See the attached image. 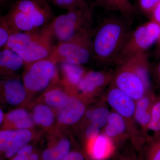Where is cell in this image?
I'll return each instance as SVG.
<instances>
[{
  "instance_id": "6da1fadb",
  "label": "cell",
  "mask_w": 160,
  "mask_h": 160,
  "mask_svg": "<svg viewBox=\"0 0 160 160\" xmlns=\"http://www.w3.org/2000/svg\"><path fill=\"white\" fill-rule=\"evenodd\" d=\"M132 18L112 16L101 22L92 32V59L101 66L115 65L129 34Z\"/></svg>"
},
{
  "instance_id": "7a4b0ae2",
  "label": "cell",
  "mask_w": 160,
  "mask_h": 160,
  "mask_svg": "<svg viewBox=\"0 0 160 160\" xmlns=\"http://www.w3.org/2000/svg\"><path fill=\"white\" fill-rule=\"evenodd\" d=\"M4 16L12 34L37 30L54 17L46 0H18Z\"/></svg>"
},
{
  "instance_id": "3957f363",
  "label": "cell",
  "mask_w": 160,
  "mask_h": 160,
  "mask_svg": "<svg viewBox=\"0 0 160 160\" xmlns=\"http://www.w3.org/2000/svg\"><path fill=\"white\" fill-rule=\"evenodd\" d=\"M92 28L84 29L69 39L59 42L48 59L56 65H82L92 59Z\"/></svg>"
},
{
  "instance_id": "277c9868",
  "label": "cell",
  "mask_w": 160,
  "mask_h": 160,
  "mask_svg": "<svg viewBox=\"0 0 160 160\" xmlns=\"http://www.w3.org/2000/svg\"><path fill=\"white\" fill-rule=\"evenodd\" d=\"M103 97L112 110L118 113L125 121L132 146L138 152L142 151L147 140L142 134L136 122L135 101L111 83Z\"/></svg>"
},
{
  "instance_id": "5b68a950",
  "label": "cell",
  "mask_w": 160,
  "mask_h": 160,
  "mask_svg": "<svg viewBox=\"0 0 160 160\" xmlns=\"http://www.w3.org/2000/svg\"><path fill=\"white\" fill-rule=\"evenodd\" d=\"M21 78L28 99L44 92L52 83L60 79L57 65L48 59L26 66Z\"/></svg>"
},
{
  "instance_id": "8992f818",
  "label": "cell",
  "mask_w": 160,
  "mask_h": 160,
  "mask_svg": "<svg viewBox=\"0 0 160 160\" xmlns=\"http://www.w3.org/2000/svg\"><path fill=\"white\" fill-rule=\"evenodd\" d=\"M92 7L76 9L54 17L50 24L53 37L59 42L69 39L84 29L92 28Z\"/></svg>"
},
{
  "instance_id": "52a82bcc",
  "label": "cell",
  "mask_w": 160,
  "mask_h": 160,
  "mask_svg": "<svg viewBox=\"0 0 160 160\" xmlns=\"http://www.w3.org/2000/svg\"><path fill=\"white\" fill-rule=\"evenodd\" d=\"M160 37V25L150 21L132 30L115 65L138 53L146 52Z\"/></svg>"
},
{
  "instance_id": "ba28073f",
  "label": "cell",
  "mask_w": 160,
  "mask_h": 160,
  "mask_svg": "<svg viewBox=\"0 0 160 160\" xmlns=\"http://www.w3.org/2000/svg\"><path fill=\"white\" fill-rule=\"evenodd\" d=\"M53 38L49 23L44 27L39 36L26 46L11 50L15 52L22 58L26 67L36 62L48 59L50 57L55 46L53 42Z\"/></svg>"
},
{
  "instance_id": "9c48e42d",
  "label": "cell",
  "mask_w": 160,
  "mask_h": 160,
  "mask_svg": "<svg viewBox=\"0 0 160 160\" xmlns=\"http://www.w3.org/2000/svg\"><path fill=\"white\" fill-rule=\"evenodd\" d=\"M113 74V71L109 69L87 71L78 85L77 94L89 102H93L110 85Z\"/></svg>"
},
{
  "instance_id": "30bf717a",
  "label": "cell",
  "mask_w": 160,
  "mask_h": 160,
  "mask_svg": "<svg viewBox=\"0 0 160 160\" xmlns=\"http://www.w3.org/2000/svg\"><path fill=\"white\" fill-rule=\"evenodd\" d=\"M111 83L136 102L148 91L142 80L124 62L117 65Z\"/></svg>"
},
{
  "instance_id": "8fae6325",
  "label": "cell",
  "mask_w": 160,
  "mask_h": 160,
  "mask_svg": "<svg viewBox=\"0 0 160 160\" xmlns=\"http://www.w3.org/2000/svg\"><path fill=\"white\" fill-rule=\"evenodd\" d=\"M28 99L22 78L18 75L0 78V106H20Z\"/></svg>"
},
{
  "instance_id": "7c38bea8",
  "label": "cell",
  "mask_w": 160,
  "mask_h": 160,
  "mask_svg": "<svg viewBox=\"0 0 160 160\" xmlns=\"http://www.w3.org/2000/svg\"><path fill=\"white\" fill-rule=\"evenodd\" d=\"M92 103L76 93H73L67 104L56 111L57 124L63 127L78 125Z\"/></svg>"
},
{
  "instance_id": "4fadbf2b",
  "label": "cell",
  "mask_w": 160,
  "mask_h": 160,
  "mask_svg": "<svg viewBox=\"0 0 160 160\" xmlns=\"http://www.w3.org/2000/svg\"><path fill=\"white\" fill-rule=\"evenodd\" d=\"M157 95L150 90L139 100L136 102L135 118L139 129L147 142L150 138L148 134L149 123L151 120L152 111Z\"/></svg>"
},
{
  "instance_id": "5bb4252c",
  "label": "cell",
  "mask_w": 160,
  "mask_h": 160,
  "mask_svg": "<svg viewBox=\"0 0 160 160\" xmlns=\"http://www.w3.org/2000/svg\"><path fill=\"white\" fill-rule=\"evenodd\" d=\"M86 152L90 160H108L113 156L117 147L102 132L85 143Z\"/></svg>"
},
{
  "instance_id": "9a60e30c",
  "label": "cell",
  "mask_w": 160,
  "mask_h": 160,
  "mask_svg": "<svg viewBox=\"0 0 160 160\" xmlns=\"http://www.w3.org/2000/svg\"><path fill=\"white\" fill-rule=\"evenodd\" d=\"M74 93L66 89L61 84L60 78L59 80L52 83L43 92L40 99H42V102H41L56 112L67 104Z\"/></svg>"
},
{
  "instance_id": "2e32d148",
  "label": "cell",
  "mask_w": 160,
  "mask_h": 160,
  "mask_svg": "<svg viewBox=\"0 0 160 160\" xmlns=\"http://www.w3.org/2000/svg\"><path fill=\"white\" fill-rule=\"evenodd\" d=\"M94 101V104L87 108L84 117L78 125L91 124L102 129L108 122L111 110L104 98Z\"/></svg>"
},
{
  "instance_id": "e0dca14e",
  "label": "cell",
  "mask_w": 160,
  "mask_h": 160,
  "mask_svg": "<svg viewBox=\"0 0 160 160\" xmlns=\"http://www.w3.org/2000/svg\"><path fill=\"white\" fill-rule=\"evenodd\" d=\"M122 62L126 63L136 73L142 81L147 91L152 90L151 80V67L147 52L134 55Z\"/></svg>"
},
{
  "instance_id": "ac0fdd59",
  "label": "cell",
  "mask_w": 160,
  "mask_h": 160,
  "mask_svg": "<svg viewBox=\"0 0 160 160\" xmlns=\"http://www.w3.org/2000/svg\"><path fill=\"white\" fill-rule=\"evenodd\" d=\"M25 67L22 58L15 52L6 48L0 50V78L18 75Z\"/></svg>"
},
{
  "instance_id": "d6986e66",
  "label": "cell",
  "mask_w": 160,
  "mask_h": 160,
  "mask_svg": "<svg viewBox=\"0 0 160 160\" xmlns=\"http://www.w3.org/2000/svg\"><path fill=\"white\" fill-rule=\"evenodd\" d=\"M62 79L60 83L66 89L76 93L78 85L87 70L82 65L61 64Z\"/></svg>"
},
{
  "instance_id": "ffe728a7",
  "label": "cell",
  "mask_w": 160,
  "mask_h": 160,
  "mask_svg": "<svg viewBox=\"0 0 160 160\" xmlns=\"http://www.w3.org/2000/svg\"><path fill=\"white\" fill-rule=\"evenodd\" d=\"M30 113L35 125L43 129L52 128L57 122L56 112L42 102L34 105Z\"/></svg>"
},
{
  "instance_id": "44dd1931",
  "label": "cell",
  "mask_w": 160,
  "mask_h": 160,
  "mask_svg": "<svg viewBox=\"0 0 160 160\" xmlns=\"http://www.w3.org/2000/svg\"><path fill=\"white\" fill-rule=\"evenodd\" d=\"M69 136L61 135V137L43 151L42 160H63L71 151L72 141Z\"/></svg>"
},
{
  "instance_id": "7402d4cb",
  "label": "cell",
  "mask_w": 160,
  "mask_h": 160,
  "mask_svg": "<svg viewBox=\"0 0 160 160\" xmlns=\"http://www.w3.org/2000/svg\"><path fill=\"white\" fill-rule=\"evenodd\" d=\"M98 6L109 11L118 12L123 16L132 18L136 14V8L129 0H95L92 7Z\"/></svg>"
},
{
  "instance_id": "603a6c76",
  "label": "cell",
  "mask_w": 160,
  "mask_h": 160,
  "mask_svg": "<svg viewBox=\"0 0 160 160\" xmlns=\"http://www.w3.org/2000/svg\"><path fill=\"white\" fill-rule=\"evenodd\" d=\"M31 113L26 109L18 107L5 114L2 129L21 130Z\"/></svg>"
},
{
  "instance_id": "cb8c5ba5",
  "label": "cell",
  "mask_w": 160,
  "mask_h": 160,
  "mask_svg": "<svg viewBox=\"0 0 160 160\" xmlns=\"http://www.w3.org/2000/svg\"><path fill=\"white\" fill-rule=\"evenodd\" d=\"M32 130H15L14 138L11 146L5 152V156L11 158L23 146L29 144L33 138Z\"/></svg>"
},
{
  "instance_id": "d4e9b609",
  "label": "cell",
  "mask_w": 160,
  "mask_h": 160,
  "mask_svg": "<svg viewBox=\"0 0 160 160\" xmlns=\"http://www.w3.org/2000/svg\"><path fill=\"white\" fill-rule=\"evenodd\" d=\"M148 130L152 132L150 139L160 138V93L157 95L152 107Z\"/></svg>"
},
{
  "instance_id": "484cf974",
  "label": "cell",
  "mask_w": 160,
  "mask_h": 160,
  "mask_svg": "<svg viewBox=\"0 0 160 160\" xmlns=\"http://www.w3.org/2000/svg\"><path fill=\"white\" fill-rule=\"evenodd\" d=\"M113 126L118 132L126 140H129V136L127 126L123 118L118 113L112 110L108 122Z\"/></svg>"
},
{
  "instance_id": "4316f807",
  "label": "cell",
  "mask_w": 160,
  "mask_h": 160,
  "mask_svg": "<svg viewBox=\"0 0 160 160\" xmlns=\"http://www.w3.org/2000/svg\"><path fill=\"white\" fill-rule=\"evenodd\" d=\"M144 149L146 160H160V138L149 139Z\"/></svg>"
},
{
  "instance_id": "83f0119b",
  "label": "cell",
  "mask_w": 160,
  "mask_h": 160,
  "mask_svg": "<svg viewBox=\"0 0 160 160\" xmlns=\"http://www.w3.org/2000/svg\"><path fill=\"white\" fill-rule=\"evenodd\" d=\"M52 3L60 9L67 11L76 9H90L85 0H53Z\"/></svg>"
},
{
  "instance_id": "f1b7e54d",
  "label": "cell",
  "mask_w": 160,
  "mask_h": 160,
  "mask_svg": "<svg viewBox=\"0 0 160 160\" xmlns=\"http://www.w3.org/2000/svg\"><path fill=\"white\" fill-rule=\"evenodd\" d=\"M15 130L2 129L0 130V153L7 151L11 146Z\"/></svg>"
},
{
  "instance_id": "f546056e",
  "label": "cell",
  "mask_w": 160,
  "mask_h": 160,
  "mask_svg": "<svg viewBox=\"0 0 160 160\" xmlns=\"http://www.w3.org/2000/svg\"><path fill=\"white\" fill-rule=\"evenodd\" d=\"M79 126L82 130V136L85 143L94 139L102 132V129L89 123Z\"/></svg>"
},
{
  "instance_id": "4dcf8cb0",
  "label": "cell",
  "mask_w": 160,
  "mask_h": 160,
  "mask_svg": "<svg viewBox=\"0 0 160 160\" xmlns=\"http://www.w3.org/2000/svg\"><path fill=\"white\" fill-rule=\"evenodd\" d=\"M11 34L5 16L0 14V50L6 46Z\"/></svg>"
},
{
  "instance_id": "1f68e13d",
  "label": "cell",
  "mask_w": 160,
  "mask_h": 160,
  "mask_svg": "<svg viewBox=\"0 0 160 160\" xmlns=\"http://www.w3.org/2000/svg\"><path fill=\"white\" fill-rule=\"evenodd\" d=\"M132 146L126 148L119 155L117 160H142Z\"/></svg>"
},
{
  "instance_id": "d6a6232c",
  "label": "cell",
  "mask_w": 160,
  "mask_h": 160,
  "mask_svg": "<svg viewBox=\"0 0 160 160\" xmlns=\"http://www.w3.org/2000/svg\"><path fill=\"white\" fill-rule=\"evenodd\" d=\"M137 1L138 6L142 11L151 14L160 0H137Z\"/></svg>"
},
{
  "instance_id": "836d02e7",
  "label": "cell",
  "mask_w": 160,
  "mask_h": 160,
  "mask_svg": "<svg viewBox=\"0 0 160 160\" xmlns=\"http://www.w3.org/2000/svg\"><path fill=\"white\" fill-rule=\"evenodd\" d=\"M63 160H86L84 155L78 150H71Z\"/></svg>"
},
{
  "instance_id": "e575fe53",
  "label": "cell",
  "mask_w": 160,
  "mask_h": 160,
  "mask_svg": "<svg viewBox=\"0 0 160 160\" xmlns=\"http://www.w3.org/2000/svg\"><path fill=\"white\" fill-rule=\"evenodd\" d=\"M151 75L155 83L160 89V61L151 68Z\"/></svg>"
},
{
  "instance_id": "d590c367",
  "label": "cell",
  "mask_w": 160,
  "mask_h": 160,
  "mask_svg": "<svg viewBox=\"0 0 160 160\" xmlns=\"http://www.w3.org/2000/svg\"><path fill=\"white\" fill-rule=\"evenodd\" d=\"M33 148L32 145H29L28 144L26 145L23 147H22L21 149L18 151L16 154L22 156L26 157H29V156L33 152Z\"/></svg>"
},
{
  "instance_id": "8d00e7d4",
  "label": "cell",
  "mask_w": 160,
  "mask_h": 160,
  "mask_svg": "<svg viewBox=\"0 0 160 160\" xmlns=\"http://www.w3.org/2000/svg\"><path fill=\"white\" fill-rule=\"evenodd\" d=\"M151 14V21L160 25V2L155 7Z\"/></svg>"
},
{
  "instance_id": "74e56055",
  "label": "cell",
  "mask_w": 160,
  "mask_h": 160,
  "mask_svg": "<svg viewBox=\"0 0 160 160\" xmlns=\"http://www.w3.org/2000/svg\"><path fill=\"white\" fill-rule=\"evenodd\" d=\"M155 53L156 56L160 59V37L157 42V46Z\"/></svg>"
},
{
  "instance_id": "f35d334b",
  "label": "cell",
  "mask_w": 160,
  "mask_h": 160,
  "mask_svg": "<svg viewBox=\"0 0 160 160\" xmlns=\"http://www.w3.org/2000/svg\"><path fill=\"white\" fill-rule=\"evenodd\" d=\"M11 160H29V157L22 156L19 155H15L14 156L11 158Z\"/></svg>"
},
{
  "instance_id": "ab89813d",
  "label": "cell",
  "mask_w": 160,
  "mask_h": 160,
  "mask_svg": "<svg viewBox=\"0 0 160 160\" xmlns=\"http://www.w3.org/2000/svg\"><path fill=\"white\" fill-rule=\"evenodd\" d=\"M29 160H39V156L38 153L36 152H32L29 157Z\"/></svg>"
},
{
  "instance_id": "60d3db41",
  "label": "cell",
  "mask_w": 160,
  "mask_h": 160,
  "mask_svg": "<svg viewBox=\"0 0 160 160\" xmlns=\"http://www.w3.org/2000/svg\"><path fill=\"white\" fill-rule=\"evenodd\" d=\"M5 115L4 112L2 109V107L0 106V126L1 125H2L4 118H5Z\"/></svg>"
},
{
  "instance_id": "b9f144b4",
  "label": "cell",
  "mask_w": 160,
  "mask_h": 160,
  "mask_svg": "<svg viewBox=\"0 0 160 160\" xmlns=\"http://www.w3.org/2000/svg\"><path fill=\"white\" fill-rule=\"evenodd\" d=\"M9 1V0H0V5L4 4V3L7 2Z\"/></svg>"
},
{
  "instance_id": "7bdbcfd3",
  "label": "cell",
  "mask_w": 160,
  "mask_h": 160,
  "mask_svg": "<svg viewBox=\"0 0 160 160\" xmlns=\"http://www.w3.org/2000/svg\"><path fill=\"white\" fill-rule=\"evenodd\" d=\"M50 1H51V2H53V0H50Z\"/></svg>"
},
{
  "instance_id": "ee69618b",
  "label": "cell",
  "mask_w": 160,
  "mask_h": 160,
  "mask_svg": "<svg viewBox=\"0 0 160 160\" xmlns=\"http://www.w3.org/2000/svg\"><path fill=\"white\" fill-rule=\"evenodd\" d=\"M0 160H2L1 159H0Z\"/></svg>"
}]
</instances>
